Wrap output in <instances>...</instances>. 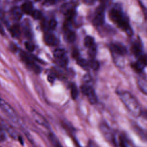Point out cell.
Masks as SVG:
<instances>
[{"instance_id":"cell-1","label":"cell","mask_w":147,"mask_h":147,"mask_svg":"<svg viewBox=\"0 0 147 147\" xmlns=\"http://www.w3.org/2000/svg\"><path fill=\"white\" fill-rule=\"evenodd\" d=\"M119 98L127 110L134 117H138L142 113L141 106L137 99L129 92L123 91L119 94Z\"/></svg>"},{"instance_id":"cell-2","label":"cell","mask_w":147,"mask_h":147,"mask_svg":"<svg viewBox=\"0 0 147 147\" xmlns=\"http://www.w3.org/2000/svg\"><path fill=\"white\" fill-rule=\"evenodd\" d=\"M110 16L111 19L115 22L119 27L126 30L129 34L132 33L127 18L119 9L115 7L112 9L110 11Z\"/></svg>"},{"instance_id":"cell-3","label":"cell","mask_w":147,"mask_h":147,"mask_svg":"<svg viewBox=\"0 0 147 147\" xmlns=\"http://www.w3.org/2000/svg\"><path fill=\"white\" fill-rule=\"evenodd\" d=\"M100 130L105 138L112 145L117 146V136L115 132L105 123H101L99 126Z\"/></svg>"},{"instance_id":"cell-4","label":"cell","mask_w":147,"mask_h":147,"mask_svg":"<svg viewBox=\"0 0 147 147\" xmlns=\"http://www.w3.org/2000/svg\"><path fill=\"white\" fill-rule=\"evenodd\" d=\"M0 108L13 122H18V118L16 111L8 103L2 98H0Z\"/></svg>"},{"instance_id":"cell-5","label":"cell","mask_w":147,"mask_h":147,"mask_svg":"<svg viewBox=\"0 0 147 147\" xmlns=\"http://www.w3.org/2000/svg\"><path fill=\"white\" fill-rule=\"evenodd\" d=\"M81 91L84 95L87 96L88 101L92 105L96 104L98 99L95 92L93 88L88 84H84L81 87Z\"/></svg>"},{"instance_id":"cell-6","label":"cell","mask_w":147,"mask_h":147,"mask_svg":"<svg viewBox=\"0 0 147 147\" xmlns=\"http://www.w3.org/2000/svg\"><path fill=\"white\" fill-rule=\"evenodd\" d=\"M32 116L34 119V121L39 125L42 126L43 127L49 129L51 126L48 122V121L45 118L44 116H42L40 113L37 112L35 110H32L31 111Z\"/></svg>"},{"instance_id":"cell-7","label":"cell","mask_w":147,"mask_h":147,"mask_svg":"<svg viewBox=\"0 0 147 147\" xmlns=\"http://www.w3.org/2000/svg\"><path fill=\"white\" fill-rule=\"evenodd\" d=\"M74 8L75 6L73 3L68 2L64 3L61 6L60 11H61V13H63L67 16V18L69 21L74 16L75 12Z\"/></svg>"},{"instance_id":"cell-8","label":"cell","mask_w":147,"mask_h":147,"mask_svg":"<svg viewBox=\"0 0 147 147\" xmlns=\"http://www.w3.org/2000/svg\"><path fill=\"white\" fill-rule=\"evenodd\" d=\"M105 9L103 6H99L95 11L93 22L95 25H101L105 21Z\"/></svg>"},{"instance_id":"cell-9","label":"cell","mask_w":147,"mask_h":147,"mask_svg":"<svg viewBox=\"0 0 147 147\" xmlns=\"http://www.w3.org/2000/svg\"><path fill=\"white\" fill-rule=\"evenodd\" d=\"M146 63V59L145 56H141L139 57L136 63L134 64V69L138 72L141 71L145 67Z\"/></svg>"},{"instance_id":"cell-10","label":"cell","mask_w":147,"mask_h":147,"mask_svg":"<svg viewBox=\"0 0 147 147\" xmlns=\"http://www.w3.org/2000/svg\"><path fill=\"white\" fill-rule=\"evenodd\" d=\"M48 137L53 147H63L57 136L53 132H49Z\"/></svg>"},{"instance_id":"cell-11","label":"cell","mask_w":147,"mask_h":147,"mask_svg":"<svg viewBox=\"0 0 147 147\" xmlns=\"http://www.w3.org/2000/svg\"><path fill=\"white\" fill-rule=\"evenodd\" d=\"M111 49L116 54L119 55H123L126 53L125 47L121 44H114L111 45Z\"/></svg>"},{"instance_id":"cell-12","label":"cell","mask_w":147,"mask_h":147,"mask_svg":"<svg viewBox=\"0 0 147 147\" xmlns=\"http://www.w3.org/2000/svg\"><path fill=\"white\" fill-rule=\"evenodd\" d=\"M44 41L47 44L55 45L57 44V39L55 36L50 33H47L44 36Z\"/></svg>"},{"instance_id":"cell-13","label":"cell","mask_w":147,"mask_h":147,"mask_svg":"<svg viewBox=\"0 0 147 147\" xmlns=\"http://www.w3.org/2000/svg\"><path fill=\"white\" fill-rule=\"evenodd\" d=\"M20 55L22 61L28 66H29L30 68H32L33 66V65L35 64L33 61V60L30 59V57H29V56L24 52H21L20 53Z\"/></svg>"},{"instance_id":"cell-14","label":"cell","mask_w":147,"mask_h":147,"mask_svg":"<svg viewBox=\"0 0 147 147\" xmlns=\"http://www.w3.org/2000/svg\"><path fill=\"white\" fill-rule=\"evenodd\" d=\"M21 10L23 13L30 14L33 11V5L30 2H26L22 5Z\"/></svg>"},{"instance_id":"cell-15","label":"cell","mask_w":147,"mask_h":147,"mask_svg":"<svg viewBox=\"0 0 147 147\" xmlns=\"http://www.w3.org/2000/svg\"><path fill=\"white\" fill-rule=\"evenodd\" d=\"M11 14L13 18L16 20H19L22 16V11L21 9L18 7H14L11 10Z\"/></svg>"},{"instance_id":"cell-16","label":"cell","mask_w":147,"mask_h":147,"mask_svg":"<svg viewBox=\"0 0 147 147\" xmlns=\"http://www.w3.org/2000/svg\"><path fill=\"white\" fill-rule=\"evenodd\" d=\"M138 86L142 92H143L145 95L147 94V84L145 79H139L138 80Z\"/></svg>"},{"instance_id":"cell-17","label":"cell","mask_w":147,"mask_h":147,"mask_svg":"<svg viewBox=\"0 0 147 147\" xmlns=\"http://www.w3.org/2000/svg\"><path fill=\"white\" fill-rule=\"evenodd\" d=\"M11 33L13 36L18 37L21 34V29L18 24L13 25L10 29Z\"/></svg>"},{"instance_id":"cell-18","label":"cell","mask_w":147,"mask_h":147,"mask_svg":"<svg viewBox=\"0 0 147 147\" xmlns=\"http://www.w3.org/2000/svg\"><path fill=\"white\" fill-rule=\"evenodd\" d=\"M131 50L136 56H139L141 55V49L140 44L138 42H136L133 44Z\"/></svg>"},{"instance_id":"cell-19","label":"cell","mask_w":147,"mask_h":147,"mask_svg":"<svg viewBox=\"0 0 147 147\" xmlns=\"http://www.w3.org/2000/svg\"><path fill=\"white\" fill-rule=\"evenodd\" d=\"M53 55L55 57L60 59L65 56V51L61 48L56 49L53 51Z\"/></svg>"},{"instance_id":"cell-20","label":"cell","mask_w":147,"mask_h":147,"mask_svg":"<svg viewBox=\"0 0 147 147\" xmlns=\"http://www.w3.org/2000/svg\"><path fill=\"white\" fill-rule=\"evenodd\" d=\"M84 43L86 47L89 48L94 44V38L91 36H87L84 38Z\"/></svg>"},{"instance_id":"cell-21","label":"cell","mask_w":147,"mask_h":147,"mask_svg":"<svg viewBox=\"0 0 147 147\" xmlns=\"http://www.w3.org/2000/svg\"><path fill=\"white\" fill-rule=\"evenodd\" d=\"M88 67L90 68H92V69L96 70L99 67V64L97 61L94 60H90V61H88Z\"/></svg>"},{"instance_id":"cell-22","label":"cell","mask_w":147,"mask_h":147,"mask_svg":"<svg viewBox=\"0 0 147 147\" xmlns=\"http://www.w3.org/2000/svg\"><path fill=\"white\" fill-rule=\"evenodd\" d=\"M71 95L73 99H76L78 96V91L76 86L72 84L71 88Z\"/></svg>"},{"instance_id":"cell-23","label":"cell","mask_w":147,"mask_h":147,"mask_svg":"<svg viewBox=\"0 0 147 147\" xmlns=\"http://www.w3.org/2000/svg\"><path fill=\"white\" fill-rule=\"evenodd\" d=\"M96 45L94 44L93 45L89 47L88 55L90 57H94L96 55Z\"/></svg>"},{"instance_id":"cell-24","label":"cell","mask_w":147,"mask_h":147,"mask_svg":"<svg viewBox=\"0 0 147 147\" xmlns=\"http://www.w3.org/2000/svg\"><path fill=\"white\" fill-rule=\"evenodd\" d=\"M67 38L68 41L70 42H74L76 39V34L74 32L69 31L67 34Z\"/></svg>"},{"instance_id":"cell-25","label":"cell","mask_w":147,"mask_h":147,"mask_svg":"<svg viewBox=\"0 0 147 147\" xmlns=\"http://www.w3.org/2000/svg\"><path fill=\"white\" fill-rule=\"evenodd\" d=\"M25 48H26V49L28 51H29V52H33L35 48L34 44L33 43L28 42V41H26L25 42Z\"/></svg>"},{"instance_id":"cell-26","label":"cell","mask_w":147,"mask_h":147,"mask_svg":"<svg viewBox=\"0 0 147 147\" xmlns=\"http://www.w3.org/2000/svg\"><path fill=\"white\" fill-rule=\"evenodd\" d=\"M32 14V17L35 18V19H40L41 18V13L40 11L38 10H33L32 13L30 14Z\"/></svg>"},{"instance_id":"cell-27","label":"cell","mask_w":147,"mask_h":147,"mask_svg":"<svg viewBox=\"0 0 147 147\" xmlns=\"http://www.w3.org/2000/svg\"><path fill=\"white\" fill-rule=\"evenodd\" d=\"M78 64L80 65L81 67L84 68V67H88V61L84 59H79L78 60Z\"/></svg>"},{"instance_id":"cell-28","label":"cell","mask_w":147,"mask_h":147,"mask_svg":"<svg viewBox=\"0 0 147 147\" xmlns=\"http://www.w3.org/2000/svg\"><path fill=\"white\" fill-rule=\"evenodd\" d=\"M49 28L51 29H54L57 25V22L54 19H51L49 22Z\"/></svg>"},{"instance_id":"cell-29","label":"cell","mask_w":147,"mask_h":147,"mask_svg":"<svg viewBox=\"0 0 147 147\" xmlns=\"http://www.w3.org/2000/svg\"><path fill=\"white\" fill-rule=\"evenodd\" d=\"M60 63L63 66L66 65L68 63V59H67V57L64 56V57H63L61 59H60Z\"/></svg>"},{"instance_id":"cell-30","label":"cell","mask_w":147,"mask_h":147,"mask_svg":"<svg viewBox=\"0 0 147 147\" xmlns=\"http://www.w3.org/2000/svg\"><path fill=\"white\" fill-rule=\"evenodd\" d=\"M88 147H99V146L93 141H90L88 142Z\"/></svg>"},{"instance_id":"cell-31","label":"cell","mask_w":147,"mask_h":147,"mask_svg":"<svg viewBox=\"0 0 147 147\" xmlns=\"http://www.w3.org/2000/svg\"><path fill=\"white\" fill-rule=\"evenodd\" d=\"M47 79H48V80L49 82H50V83H53V82L55 81V78L54 75H52V74H49V75H48Z\"/></svg>"},{"instance_id":"cell-32","label":"cell","mask_w":147,"mask_h":147,"mask_svg":"<svg viewBox=\"0 0 147 147\" xmlns=\"http://www.w3.org/2000/svg\"><path fill=\"white\" fill-rule=\"evenodd\" d=\"M44 2L48 5H52L55 2V0H44Z\"/></svg>"},{"instance_id":"cell-33","label":"cell","mask_w":147,"mask_h":147,"mask_svg":"<svg viewBox=\"0 0 147 147\" xmlns=\"http://www.w3.org/2000/svg\"><path fill=\"white\" fill-rule=\"evenodd\" d=\"M95 0H83V1L84 2V3L88 4V5H91L92 4Z\"/></svg>"},{"instance_id":"cell-34","label":"cell","mask_w":147,"mask_h":147,"mask_svg":"<svg viewBox=\"0 0 147 147\" xmlns=\"http://www.w3.org/2000/svg\"><path fill=\"white\" fill-rule=\"evenodd\" d=\"M0 33L2 34V35L4 34L5 33V32H4V30H3V26L1 25V24H0Z\"/></svg>"},{"instance_id":"cell-35","label":"cell","mask_w":147,"mask_h":147,"mask_svg":"<svg viewBox=\"0 0 147 147\" xmlns=\"http://www.w3.org/2000/svg\"><path fill=\"white\" fill-rule=\"evenodd\" d=\"M35 1H40V0H35Z\"/></svg>"}]
</instances>
